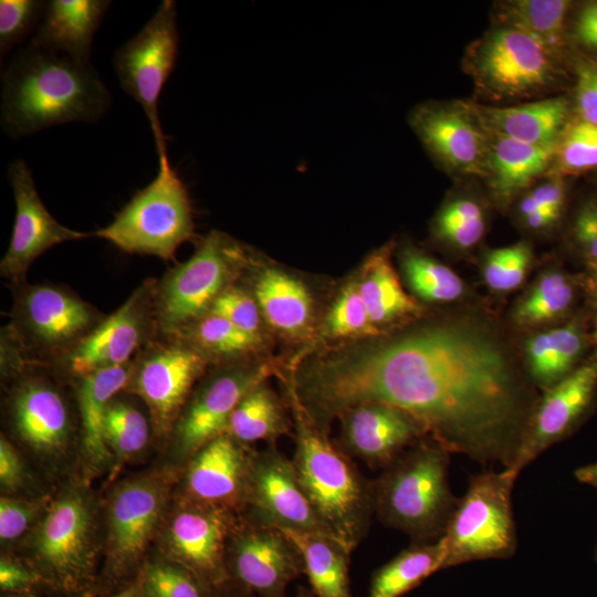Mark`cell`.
Wrapping results in <instances>:
<instances>
[{
	"label": "cell",
	"mask_w": 597,
	"mask_h": 597,
	"mask_svg": "<svg viewBox=\"0 0 597 597\" xmlns=\"http://www.w3.org/2000/svg\"><path fill=\"white\" fill-rule=\"evenodd\" d=\"M559 217L561 214L556 212L547 209H541L523 219L528 228L534 230H541L554 224L559 219Z\"/></svg>",
	"instance_id": "cell-54"
},
{
	"label": "cell",
	"mask_w": 597,
	"mask_h": 597,
	"mask_svg": "<svg viewBox=\"0 0 597 597\" xmlns=\"http://www.w3.org/2000/svg\"><path fill=\"white\" fill-rule=\"evenodd\" d=\"M290 404L295 428L292 461L301 488L329 534L353 552L367 535L374 515L371 480L294 398L290 397Z\"/></svg>",
	"instance_id": "cell-3"
},
{
	"label": "cell",
	"mask_w": 597,
	"mask_h": 597,
	"mask_svg": "<svg viewBox=\"0 0 597 597\" xmlns=\"http://www.w3.org/2000/svg\"><path fill=\"white\" fill-rule=\"evenodd\" d=\"M401 263L409 285L420 297L431 302H452L462 296V280L434 259L408 248L402 252Z\"/></svg>",
	"instance_id": "cell-38"
},
{
	"label": "cell",
	"mask_w": 597,
	"mask_h": 597,
	"mask_svg": "<svg viewBox=\"0 0 597 597\" xmlns=\"http://www.w3.org/2000/svg\"><path fill=\"white\" fill-rule=\"evenodd\" d=\"M269 366L235 362L209 376L180 412L176 434L181 451L195 454L216 437L226 433L230 416L243 396L264 381Z\"/></svg>",
	"instance_id": "cell-17"
},
{
	"label": "cell",
	"mask_w": 597,
	"mask_h": 597,
	"mask_svg": "<svg viewBox=\"0 0 597 597\" xmlns=\"http://www.w3.org/2000/svg\"><path fill=\"white\" fill-rule=\"evenodd\" d=\"M157 176L92 235L126 253L169 261L180 244L193 237L192 207L187 188L168 156H160Z\"/></svg>",
	"instance_id": "cell-5"
},
{
	"label": "cell",
	"mask_w": 597,
	"mask_h": 597,
	"mask_svg": "<svg viewBox=\"0 0 597 597\" xmlns=\"http://www.w3.org/2000/svg\"><path fill=\"white\" fill-rule=\"evenodd\" d=\"M437 234L459 249H470L484 234L485 219L481 206L470 198L448 202L436 221Z\"/></svg>",
	"instance_id": "cell-40"
},
{
	"label": "cell",
	"mask_w": 597,
	"mask_h": 597,
	"mask_svg": "<svg viewBox=\"0 0 597 597\" xmlns=\"http://www.w3.org/2000/svg\"><path fill=\"white\" fill-rule=\"evenodd\" d=\"M35 365L20 371L10 401L13 427L19 437L39 450L63 446L71 429L66 401L59 389L44 377L32 374Z\"/></svg>",
	"instance_id": "cell-23"
},
{
	"label": "cell",
	"mask_w": 597,
	"mask_h": 597,
	"mask_svg": "<svg viewBox=\"0 0 597 597\" xmlns=\"http://www.w3.org/2000/svg\"><path fill=\"white\" fill-rule=\"evenodd\" d=\"M282 531L298 548L315 597H352L348 577L352 552L326 533Z\"/></svg>",
	"instance_id": "cell-30"
},
{
	"label": "cell",
	"mask_w": 597,
	"mask_h": 597,
	"mask_svg": "<svg viewBox=\"0 0 597 597\" xmlns=\"http://www.w3.org/2000/svg\"><path fill=\"white\" fill-rule=\"evenodd\" d=\"M356 284L376 327L413 315L419 310L400 285L389 260L388 248L379 250L366 261Z\"/></svg>",
	"instance_id": "cell-32"
},
{
	"label": "cell",
	"mask_w": 597,
	"mask_h": 597,
	"mask_svg": "<svg viewBox=\"0 0 597 597\" xmlns=\"http://www.w3.org/2000/svg\"><path fill=\"white\" fill-rule=\"evenodd\" d=\"M32 509L20 501L8 498L0 500V537L3 541L14 540L28 527Z\"/></svg>",
	"instance_id": "cell-49"
},
{
	"label": "cell",
	"mask_w": 597,
	"mask_h": 597,
	"mask_svg": "<svg viewBox=\"0 0 597 597\" xmlns=\"http://www.w3.org/2000/svg\"><path fill=\"white\" fill-rule=\"evenodd\" d=\"M573 241L589 268L597 264V200L585 201L572 224Z\"/></svg>",
	"instance_id": "cell-48"
},
{
	"label": "cell",
	"mask_w": 597,
	"mask_h": 597,
	"mask_svg": "<svg viewBox=\"0 0 597 597\" xmlns=\"http://www.w3.org/2000/svg\"><path fill=\"white\" fill-rule=\"evenodd\" d=\"M7 176L15 202V218L8 250L0 262V274L14 289L27 283L29 268L45 251L92 233L66 228L49 212L23 159H14Z\"/></svg>",
	"instance_id": "cell-15"
},
{
	"label": "cell",
	"mask_w": 597,
	"mask_h": 597,
	"mask_svg": "<svg viewBox=\"0 0 597 597\" xmlns=\"http://www.w3.org/2000/svg\"><path fill=\"white\" fill-rule=\"evenodd\" d=\"M8 597H25V596H20V595H11V596H8Z\"/></svg>",
	"instance_id": "cell-59"
},
{
	"label": "cell",
	"mask_w": 597,
	"mask_h": 597,
	"mask_svg": "<svg viewBox=\"0 0 597 597\" xmlns=\"http://www.w3.org/2000/svg\"><path fill=\"white\" fill-rule=\"evenodd\" d=\"M208 313L219 315L239 329L261 338V312L252 294L232 284L212 303Z\"/></svg>",
	"instance_id": "cell-46"
},
{
	"label": "cell",
	"mask_w": 597,
	"mask_h": 597,
	"mask_svg": "<svg viewBox=\"0 0 597 597\" xmlns=\"http://www.w3.org/2000/svg\"><path fill=\"white\" fill-rule=\"evenodd\" d=\"M575 77V117L597 125V57L577 60Z\"/></svg>",
	"instance_id": "cell-47"
},
{
	"label": "cell",
	"mask_w": 597,
	"mask_h": 597,
	"mask_svg": "<svg viewBox=\"0 0 597 597\" xmlns=\"http://www.w3.org/2000/svg\"><path fill=\"white\" fill-rule=\"evenodd\" d=\"M451 452L427 436L371 480L374 514L411 543L443 537L458 504L449 484Z\"/></svg>",
	"instance_id": "cell-4"
},
{
	"label": "cell",
	"mask_w": 597,
	"mask_h": 597,
	"mask_svg": "<svg viewBox=\"0 0 597 597\" xmlns=\"http://www.w3.org/2000/svg\"><path fill=\"white\" fill-rule=\"evenodd\" d=\"M44 1L1 0L0 1V52L7 54L22 42L43 17Z\"/></svg>",
	"instance_id": "cell-45"
},
{
	"label": "cell",
	"mask_w": 597,
	"mask_h": 597,
	"mask_svg": "<svg viewBox=\"0 0 597 597\" xmlns=\"http://www.w3.org/2000/svg\"><path fill=\"white\" fill-rule=\"evenodd\" d=\"M531 262L532 250L526 242L494 249L483 261L484 281L494 291H512L524 281Z\"/></svg>",
	"instance_id": "cell-42"
},
{
	"label": "cell",
	"mask_w": 597,
	"mask_h": 597,
	"mask_svg": "<svg viewBox=\"0 0 597 597\" xmlns=\"http://www.w3.org/2000/svg\"><path fill=\"white\" fill-rule=\"evenodd\" d=\"M290 431L282 404L265 381H261L237 405L226 433L243 444L264 440L275 446L276 439Z\"/></svg>",
	"instance_id": "cell-35"
},
{
	"label": "cell",
	"mask_w": 597,
	"mask_h": 597,
	"mask_svg": "<svg viewBox=\"0 0 597 597\" xmlns=\"http://www.w3.org/2000/svg\"><path fill=\"white\" fill-rule=\"evenodd\" d=\"M104 317L67 287L24 283L14 287L12 320L7 327L30 360L51 366Z\"/></svg>",
	"instance_id": "cell-8"
},
{
	"label": "cell",
	"mask_w": 597,
	"mask_h": 597,
	"mask_svg": "<svg viewBox=\"0 0 597 597\" xmlns=\"http://www.w3.org/2000/svg\"><path fill=\"white\" fill-rule=\"evenodd\" d=\"M410 123L428 151L448 170L486 176L489 133L473 103H426L412 111Z\"/></svg>",
	"instance_id": "cell-14"
},
{
	"label": "cell",
	"mask_w": 597,
	"mask_h": 597,
	"mask_svg": "<svg viewBox=\"0 0 597 597\" xmlns=\"http://www.w3.org/2000/svg\"><path fill=\"white\" fill-rule=\"evenodd\" d=\"M109 597H145V596L142 589L132 587Z\"/></svg>",
	"instance_id": "cell-57"
},
{
	"label": "cell",
	"mask_w": 597,
	"mask_h": 597,
	"mask_svg": "<svg viewBox=\"0 0 597 597\" xmlns=\"http://www.w3.org/2000/svg\"><path fill=\"white\" fill-rule=\"evenodd\" d=\"M597 168V125L572 116L549 166L551 177L565 178Z\"/></svg>",
	"instance_id": "cell-39"
},
{
	"label": "cell",
	"mask_w": 597,
	"mask_h": 597,
	"mask_svg": "<svg viewBox=\"0 0 597 597\" xmlns=\"http://www.w3.org/2000/svg\"><path fill=\"white\" fill-rule=\"evenodd\" d=\"M336 446L348 457L371 469H385L412 444L429 436L406 411L379 402H367L343 411Z\"/></svg>",
	"instance_id": "cell-19"
},
{
	"label": "cell",
	"mask_w": 597,
	"mask_h": 597,
	"mask_svg": "<svg viewBox=\"0 0 597 597\" xmlns=\"http://www.w3.org/2000/svg\"><path fill=\"white\" fill-rule=\"evenodd\" d=\"M234 524L230 512L202 504L180 512L171 524L176 554L213 588L229 578L226 554Z\"/></svg>",
	"instance_id": "cell-21"
},
{
	"label": "cell",
	"mask_w": 597,
	"mask_h": 597,
	"mask_svg": "<svg viewBox=\"0 0 597 597\" xmlns=\"http://www.w3.org/2000/svg\"><path fill=\"white\" fill-rule=\"evenodd\" d=\"M170 334L190 343L209 359L240 357L253 352L261 343V338L239 329L226 318L211 313Z\"/></svg>",
	"instance_id": "cell-37"
},
{
	"label": "cell",
	"mask_w": 597,
	"mask_h": 597,
	"mask_svg": "<svg viewBox=\"0 0 597 597\" xmlns=\"http://www.w3.org/2000/svg\"><path fill=\"white\" fill-rule=\"evenodd\" d=\"M570 35L577 45L593 55L591 57H597V1H589L580 7Z\"/></svg>",
	"instance_id": "cell-50"
},
{
	"label": "cell",
	"mask_w": 597,
	"mask_h": 597,
	"mask_svg": "<svg viewBox=\"0 0 597 597\" xmlns=\"http://www.w3.org/2000/svg\"><path fill=\"white\" fill-rule=\"evenodd\" d=\"M222 433L205 444L189 464L187 489L198 504L229 512L245 503L254 452Z\"/></svg>",
	"instance_id": "cell-20"
},
{
	"label": "cell",
	"mask_w": 597,
	"mask_h": 597,
	"mask_svg": "<svg viewBox=\"0 0 597 597\" xmlns=\"http://www.w3.org/2000/svg\"><path fill=\"white\" fill-rule=\"evenodd\" d=\"M111 1L50 0L30 45L90 63L94 34Z\"/></svg>",
	"instance_id": "cell-24"
},
{
	"label": "cell",
	"mask_w": 597,
	"mask_h": 597,
	"mask_svg": "<svg viewBox=\"0 0 597 597\" xmlns=\"http://www.w3.org/2000/svg\"><path fill=\"white\" fill-rule=\"evenodd\" d=\"M444 537L429 543H411L371 576L369 597H401L433 573L443 569Z\"/></svg>",
	"instance_id": "cell-34"
},
{
	"label": "cell",
	"mask_w": 597,
	"mask_h": 597,
	"mask_svg": "<svg viewBox=\"0 0 597 597\" xmlns=\"http://www.w3.org/2000/svg\"><path fill=\"white\" fill-rule=\"evenodd\" d=\"M40 577L23 566L8 559L0 562V586L3 590H22L35 583Z\"/></svg>",
	"instance_id": "cell-52"
},
{
	"label": "cell",
	"mask_w": 597,
	"mask_h": 597,
	"mask_svg": "<svg viewBox=\"0 0 597 597\" xmlns=\"http://www.w3.org/2000/svg\"><path fill=\"white\" fill-rule=\"evenodd\" d=\"M290 390L322 430L352 407L386 404L413 417L451 453L504 469L537 402L499 336L470 320L325 357L303 367Z\"/></svg>",
	"instance_id": "cell-1"
},
{
	"label": "cell",
	"mask_w": 597,
	"mask_h": 597,
	"mask_svg": "<svg viewBox=\"0 0 597 597\" xmlns=\"http://www.w3.org/2000/svg\"><path fill=\"white\" fill-rule=\"evenodd\" d=\"M577 293L578 286L574 277L558 270L547 271L516 303L513 320L522 327H535L558 321L572 311Z\"/></svg>",
	"instance_id": "cell-36"
},
{
	"label": "cell",
	"mask_w": 597,
	"mask_h": 597,
	"mask_svg": "<svg viewBox=\"0 0 597 597\" xmlns=\"http://www.w3.org/2000/svg\"><path fill=\"white\" fill-rule=\"evenodd\" d=\"M159 494L146 482L123 486L114 496L109 514L114 552L132 561L144 551L159 513Z\"/></svg>",
	"instance_id": "cell-27"
},
{
	"label": "cell",
	"mask_w": 597,
	"mask_h": 597,
	"mask_svg": "<svg viewBox=\"0 0 597 597\" xmlns=\"http://www.w3.org/2000/svg\"><path fill=\"white\" fill-rule=\"evenodd\" d=\"M132 370L127 365L90 374L77 381V405L85 451L96 461L108 457L104 436L105 411L117 392L126 388Z\"/></svg>",
	"instance_id": "cell-31"
},
{
	"label": "cell",
	"mask_w": 597,
	"mask_h": 597,
	"mask_svg": "<svg viewBox=\"0 0 597 597\" xmlns=\"http://www.w3.org/2000/svg\"><path fill=\"white\" fill-rule=\"evenodd\" d=\"M247 253L231 237L211 231L184 263L170 269L155 290L158 333H174L208 313L243 269Z\"/></svg>",
	"instance_id": "cell-7"
},
{
	"label": "cell",
	"mask_w": 597,
	"mask_h": 597,
	"mask_svg": "<svg viewBox=\"0 0 597 597\" xmlns=\"http://www.w3.org/2000/svg\"><path fill=\"white\" fill-rule=\"evenodd\" d=\"M570 7L566 0H515L501 4L499 17L504 27L527 34L561 61L567 51Z\"/></svg>",
	"instance_id": "cell-33"
},
{
	"label": "cell",
	"mask_w": 597,
	"mask_h": 597,
	"mask_svg": "<svg viewBox=\"0 0 597 597\" xmlns=\"http://www.w3.org/2000/svg\"><path fill=\"white\" fill-rule=\"evenodd\" d=\"M209 363L202 352L179 336L158 333L132 360L126 387L143 398L157 429L165 432L177 421Z\"/></svg>",
	"instance_id": "cell-10"
},
{
	"label": "cell",
	"mask_w": 597,
	"mask_h": 597,
	"mask_svg": "<svg viewBox=\"0 0 597 597\" xmlns=\"http://www.w3.org/2000/svg\"><path fill=\"white\" fill-rule=\"evenodd\" d=\"M104 436L106 443L118 454L129 455L147 443L148 421L134 406L113 398L105 411Z\"/></svg>",
	"instance_id": "cell-41"
},
{
	"label": "cell",
	"mask_w": 597,
	"mask_h": 597,
	"mask_svg": "<svg viewBox=\"0 0 597 597\" xmlns=\"http://www.w3.org/2000/svg\"><path fill=\"white\" fill-rule=\"evenodd\" d=\"M468 70L475 84L496 97H520L549 85L559 62L527 34L501 27L470 49Z\"/></svg>",
	"instance_id": "cell-12"
},
{
	"label": "cell",
	"mask_w": 597,
	"mask_h": 597,
	"mask_svg": "<svg viewBox=\"0 0 597 597\" xmlns=\"http://www.w3.org/2000/svg\"><path fill=\"white\" fill-rule=\"evenodd\" d=\"M88 532L87 509L73 495L55 502L43 520L36 549L48 569L65 587H75L85 577Z\"/></svg>",
	"instance_id": "cell-22"
},
{
	"label": "cell",
	"mask_w": 597,
	"mask_h": 597,
	"mask_svg": "<svg viewBox=\"0 0 597 597\" xmlns=\"http://www.w3.org/2000/svg\"><path fill=\"white\" fill-rule=\"evenodd\" d=\"M543 209L562 214L566 200V186L564 178L551 177L528 193Z\"/></svg>",
	"instance_id": "cell-51"
},
{
	"label": "cell",
	"mask_w": 597,
	"mask_h": 597,
	"mask_svg": "<svg viewBox=\"0 0 597 597\" xmlns=\"http://www.w3.org/2000/svg\"><path fill=\"white\" fill-rule=\"evenodd\" d=\"M245 504L250 516L281 530L329 534L304 494L292 459L275 446L254 452Z\"/></svg>",
	"instance_id": "cell-18"
},
{
	"label": "cell",
	"mask_w": 597,
	"mask_h": 597,
	"mask_svg": "<svg viewBox=\"0 0 597 597\" xmlns=\"http://www.w3.org/2000/svg\"><path fill=\"white\" fill-rule=\"evenodd\" d=\"M295 597H315L311 589H307L304 586H300Z\"/></svg>",
	"instance_id": "cell-58"
},
{
	"label": "cell",
	"mask_w": 597,
	"mask_h": 597,
	"mask_svg": "<svg viewBox=\"0 0 597 597\" xmlns=\"http://www.w3.org/2000/svg\"><path fill=\"white\" fill-rule=\"evenodd\" d=\"M473 106L486 130L536 146L556 147L572 118L570 103L563 96L509 107Z\"/></svg>",
	"instance_id": "cell-25"
},
{
	"label": "cell",
	"mask_w": 597,
	"mask_h": 597,
	"mask_svg": "<svg viewBox=\"0 0 597 597\" xmlns=\"http://www.w3.org/2000/svg\"><path fill=\"white\" fill-rule=\"evenodd\" d=\"M210 588L190 569L155 564L145 572L142 590L145 597H210Z\"/></svg>",
	"instance_id": "cell-43"
},
{
	"label": "cell",
	"mask_w": 597,
	"mask_h": 597,
	"mask_svg": "<svg viewBox=\"0 0 597 597\" xmlns=\"http://www.w3.org/2000/svg\"><path fill=\"white\" fill-rule=\"evenodd\" d=\"M22 476V464L14 448L8 440H0V481L6 488H14Z\"/></svg>",
	"instance_id": "cell-53"
},
{
	"label": "cell",
	"mask_w": 597,
	"mask_h": 597,
	"mask_svg": "<svg viewBox=\"0 0 597 597\" xmlns=\"http://www.w3.org/2000/svg\"><path fill=\"white\" fill-rule=\"evenodd\" d=\"M327 331L334 337H357L378 333L359 295L356 281L348 283L336 298L328 316Z\"/></svg>",
	"instance_id": "cell-44"
},
{
	"label": "cell",
	"mask_w": 597,
	"mask_h": 597,
	"mask_svg": "<svg viewBox=\"0 0 597 597\" xmlns=\"http://www.w3.org/2000/svg\"><path fill=\"white\" fill-rule=\"evenodd\" d=\"M157 280H145L129 297L67 354L55 362L72 378L129 364L157 334L155 290Z\"/></svg>",
	"instance_id": "cell-11"
},
{
	"label": "cell",
	"mask_w": 597,
	"mask_h": 597,
	"mask_svg": "<svg viewBox=\"0 0 597 597\" xmlns=\"http://www.w3.org/2000/svg\"><path fill=\"white\" fill-rule=\"evenodd\" d=\"M517 476L503 469L484 470L470 478L443 535L447 545L443 569L514 555L517 536L512 491Z\"/></svg>",
	"instance_id": "cell-6"
},
{
	"label": "cell",
	"mask_w": 597,
	"mask_h": 597,
	"mask_svg": "<svg viewBox=\"0 0 597 597\" xmlns=\"http://www.w3.org/2000/svg\"><path fill=\"white\" fill-rule=\"evenodd\" d=\"M588 342L586 324L580 318L533 335L526 342L525 354L534 380L548 388L563 379L579 366Z\"/></svg>",
	"instance_id": "cell-29"
},
{
	"label": "cell",
	"mask_w": 597,
	"mask_h": 597,
	"mask_svg": "<svg viewBox=\"0 0 597 597\" xmlns=\"http://www.w3.org/2000/svg\"><path fill=\"white\" fill-rule=\"evenodd\" d=\"M596 391L597 347L587 362L548 387L537 400L517 455L507 470L519 475L544 451L570 434L590 411Z\"/></svg>",
	"instance_id": "cell-16"
},
{
	"label": "cell",
	"mask_w": 597,
	"mask_h": 597,
	"mask_svg": "<svg viewBox=\"0 0 597 597\" xmlns=\"http://www.w3.org/2000/svg\"><path fill=\"white\" fill-rule=\"evenodd\" d=\"M595 556H596V561H597V545H596V553H595Z\"/></svg>",
	"instance_id": "cell-60"
},
{
	"label": "cell",
	"mask_w": 597,
	"mask_h": 597,
	"mask_svg": "<svg viewBox=\"0 0 597 597\" xmlns=\"http://www.w3.org/2000/svg\"><path fill=\"white\" fill-rule=\"evenodd\" d=\"M488 133L485 177L495 199L505 203L549 169L556 147L530 145Z\"/></svg>",
	"instance_id": "cell-26"
},
{
	"label": "cell",
	"mask_w": 597,
	"mask_h": 597,
	"mask_svg": "<svg viewBox=\"0 0 597 597\" xmlns=\"http://www.w3.org/2000/svg\"><path fill=\"white\" fill-rule=\"evenodd\" d=\"M178 45L177 4L164 0L144 28L114 55L122 88L142 105L149 121L158 157L167 155L158 102L175 69Z\"/></svg>",
	"instance_id": "cell-9"
},
{
	"label": "cell",
	"mask_w": 597,
	"mask_h": 597,
	"mask_svg": "<svg viewBox=\"0 0 597 597\" xmlns=\"http://www.w3.org/2000/svg\"><path fill=\"white\" fill-rule=\"evenodd\" d=\"M261 315L273 328L291 336L304 333L311 324L312 297L302 282L273 269L255 277L253 294Z\"/></svg>",
	"instance_id": "cell-28"
},
{
	"label": "cell",
	"mask_w": 597,
	"mask_h": 597,
	"mask_svg": "<svg viewBox=\"0 0 597 597\" xmlns=\"http://www.w3.org/2000/svg\"><path fill=\"white\" fill-rule=\"evenodd\" d=\"M591 270V277H590V291L593 295V303H594V342L597 346V264L590 268Z\"/></svg>",
	"instance_id": "cell-56"
},
{
	"label": "cell",
	"mask_w": 597,
	"mask_h": 597,
	"mask_svg": "<svg viewBox=\"0 0 597 597\" xmlns=\"http://www.w3.org/2000/svg\"><path fill=\"white\" fill-rule=\"evenodd\" d=\"M575 478L584 484L597 489V461L580 467L575 471Z\"/></svg>",
	"instance_id": "cell-55"
},
{
	"label": "cell",
	"mask_w": 597,
	"mask_h": 597,
	"mask_svg": "<svg viewBox=\"0 0 597 597\" xmlns=\"http://www.w3.org/2000/svg\"><path fill=\"white\" fill-rule=\"evenodd\" d=\"M228 577L259 597H285L287 585L304 574L301 553L279 527L248 516L230 534Z\"/></svg>",
	"instance_id": "cell-13"
},
{
	"label": "cell",
	"mask_w": 597,
	"mask_h": 597,
	"mask_svg": "<svg viewBox=\"0 0 597 597\" xmlns=\"http://www.w3.org/2000/svg\"><path fill=\"white\" fill-rule=\"evenodd\" d=\"M1 81V127L11 138L71 122L94 123L112 105L90 63L30 44L17 51Z\"/></svg>",
	"instance_id": "cell-2"
}]
</instances>
